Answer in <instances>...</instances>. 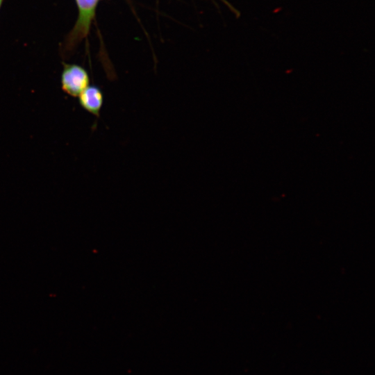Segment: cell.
Segmentation results:
<instances>
[{
    "instance_id": "1",
    "label": "cell",
    "mask_w": 375,
    "mask_h": 375,
    "mask_svg": "<svg viewBox=\"0 0 375 375\" xmlns=\"http://www.w3.org/2000/svg\"><path fill=\"white\" fill-rule=\"evenodd\" d=\"M62 90L72 97L78 95L90 85L87 71L76 64H63L60 76Z\"/></svg>"
},
{
    "instance_id": "2",
    "label": "cell",
    "mask_w": 375,
    "mask_h": 375,
    "mask_svg": "<svg viewBox=\"0 0 375 375\" xmlns=\"http://www.w3.org/2000/svg\"><path fill=\"white\" fill-rule=\"evenodd\" d=\"M99 0H76L78 17L67 38V47H74L88 33Z\"/></svg>"
},
{
    "instance_id": "3",
    "label": "cell",
    "mask_w": 375,
    "mask_h": 375,
    "mask_svg": "<svg viewBox=\"0 0 375 375\" xmlns=\"http://www.w3.org/2000/svg\"><path fill=\"white\" fill-rule=\"evenodd\" d=\"M79 105L88 112L99 117L103 104V93L95 85H89L78 97Z\"/></svg>"
},
{
    "instance_id": "4",
    "label": "cell",
    "mask_w": 375,
    "mask_h": 375,
    "mask_svg": "<svg viewBox=\"0 0 375 375\" xmlns=\"http://www.w3.org/2000/svg\"><path fill=\"white\" fill-rule=\"evenodd\" d=\"M2 2H3V0H0V7L1 6Z\"/></svg>"
},
{
    "instance_id": "5",
    "label": "cell",
    "mask_w": 375,
    "mask_h": 375,
    "mask_svg": "<svg viewBox=\"0 0 375 375\" xmlns=\"http://www.w3.org/2000/svg\"><path fill=\"white\" fill-rule=\"evenodd\" d=\"M222 1H224V2H226V1H224V0H222Z\"/></svg>"
}]
</instances>
